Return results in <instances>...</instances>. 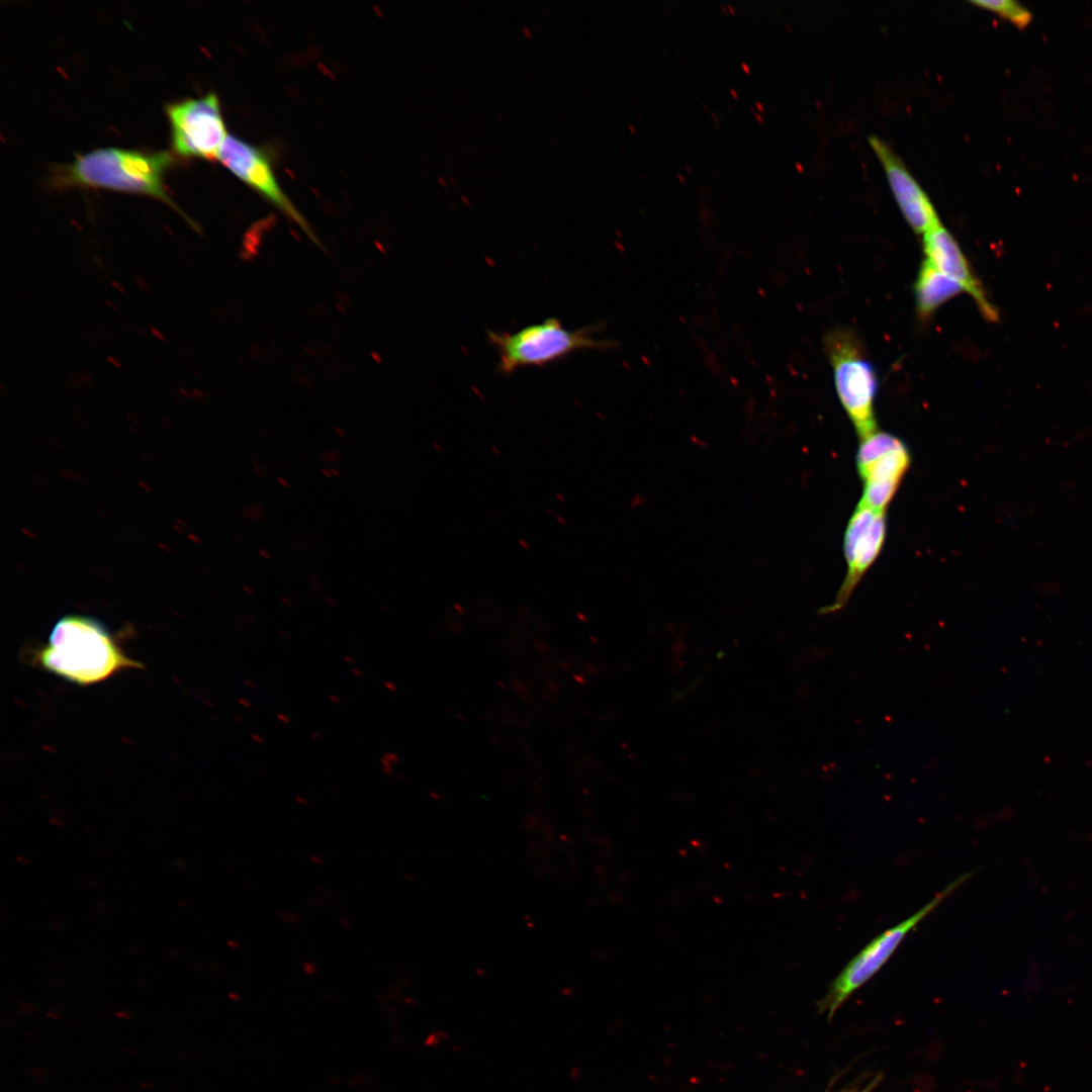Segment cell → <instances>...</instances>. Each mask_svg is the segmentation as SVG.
Wrapping results in <instances>:
<instances>
[{
    "mask_svg": "<svg viewBox=\"0 0 1092 1092\" xmlns=\"http://www.w3.org/2000/svg\"><path fill=\"white\" fill-rule=\"evenodd\" d=\"M35 657L47 671L79 686L95 685L122 670L142 667L121 650L102 623L81 615L61 618Z\"/></svg>",
    "mask_w": 1092,
    "mask_h": 1092,
    "instance_id": "obj_1",
    "label": "cell"
},
{
    "mask_svg": "<svg viewBox=\"0 0 1092 1092\" xmlns=\"http://www.w3.org/2000/svg\"><path fill=\"white\" fill-rule=\"evenodd\" d=\"M172 162L171 155L166 152L103 148L77 156L59 170L57 181L65 186L103 188L158 198L196 228L165 190L164 175Z\"/></svg>",
    "mask_w": 1092,
    "mask_h": 1092,
    "instance_id": "obj_2",
    "label": "cell"
},
{
    "mask_svg": "<svg viewBox=\"0 0 1092 1092\" xmlns=\"http://www.w3.org/2000/svg\"><path fill=\"white\" fill-rule=\"evenodd\" d=\"M597 327L568 330L556 317L527 326L515 333L488 332L498 356V370L512 374L524 367H542L581 350H601L614 342L597 340Z\"/></svg>",
    "mask_w": 1092,
    "mask_h": 1092,
    "instance_id": "obj_3",
    "label": "cell"
},
{
    "mask_svg": "<svg viewBox=\"0 0 1092 1092\" xmlns=\"http://www.w3.org/2000/svg\"><path fill=\"white\" fill-rule=\"evenodd\" d=\"M825 348L840 403L862 440L878 431L875 400L879 379L875 366L849 331L839 329L828 333Z\"/></svg>",
    "mask_w": 1092,
    "mask_h": 1092,
    "instance_id": "obj_4",
    "label": "cell"
},
{
    "mask_svg": "<svg viewBox=\"0 0 1092 1092\" xmlns=\"http://www.w3.org/2000/svg\"><path fill=\"white\" fill-rule=\"evenodd\" d=\"M971 876L972 873L960 876L913 915L871 940L832 981L819 1002L820 1011L826 1012L830 1018L855 990L884 967L907 934Z\"/></svg>",
    "mask_w": 1092,
    "mask_h": 1092,
    "instance_id": "obj_5",
    "label": "cell"
},
{
    "mask_svg": "<svg viewBox=\"0 0 1092 1092\" xmlns=\"http://www.w3.org/2000/svg\"><path fill=\"white\" fill-rule=\"evenodd\" d=\"M172 147L185 158L214 160L228 138L219 99L213 92L166 107Z\"/></svg>",
    "mask_w": 1092,
    "mask_h": 1092,
    "instance_id": "obj_6",
    "label": "cell"
},
{
    "mask_svg": "<svg viewBox=\"0 0 1092 1092\" xmlns=\"http://www.w3.org/2000/svg\"><path fill=\"white\" fill-rule=\"evenodd\" d=\"M910 462V452L905 443L890 433L877 431L860 440L856 465L863 482V492L859 503L874 510L885 511Z\"/></svg>",
    "mask_w": 1092,
    "mask_h": 1092,
    "instance_id": "obj_7",
    "label": "cell"
},
{
    "mask_svg": "<svg viewBox=\"0 0 1092 1092\" xmlns=\"http://www.w3.org/2000/svg\"><path fill=\"white\" fill-rule=\"evenodd\" d=\"M217 159L238 179L299 225L316 246L322 247L308 221L282 190L271 161L264 151L229 134L220 148Z\"/></svg>",
    "mask_w": 1092,
    "mask_h": 1092,
    "instance_id": "obj_8",
    "label": "cell"
},
{
    "mask_svg": "<svg viewBox=\"0 0 1092 1092\" xmlns=\"http://www.w3.org/2000/svg\"><path fill=\"white\" fill-rule=\"evenodd\" d=\"M885 537V511L858 503L844 533L847 572L834 603L823 608L822 613L836 612L844 607L860 578L879 556Z\"/></svg>",
    "mask_w": 1092,
    "mask_h": 1092,
    "instance_id": "obj_9",
    "label": "cell"
},
{
    "mask_svg": "<svg viewBox=\"0 0 1092 1092\" xmlns=\"http://www.w3.org/2000/svg\"><path fill=\"white\" fill-rule=\"evenodd\" d=\"M869 144L881 162L896 202L912 230L924 235L940 223L928 195L893 149L877 135L869 136Z\"/></svg>",
    "mask_w": 1092,
    "mask_h": 1092,
    "instance_id": "obj_10",
    "label": "cell"
},
{
    "mask_svg": "<svg viewBox=\"0 0 1092 1092\" xmlns=\"http://www.w3.org/2000/svg\"><path fill=\"white\" fill-rule=\"evenodd\" d=\"M922 243L924 258L961 285L988 322H996L999 316L996 307L989 300L982 283L950 232L940 222L923 235Z\"/></svg>",
    "mask_w": 1092,
    "mask_h": 1092,
    "instance_id": "obj_11",
    "label": "cell"
},
{
    "mask_svg": "<svg viewBox=\"0 0 1092 1092\" xmlns=\"http://www.w3.org/2000/svg\"><path fill=\"white\" fill-rule=\"evenodd\" d=\"M961 292H964L961 285L923 259L914 284L916 311L920 318H929L938 307Z\"/></svg>",
    "mask_w": 1092,
    "mask_h": 1092,
    "instance_id": "obj_12",
    "label": "cell"
},
{
    "mask_svg": "<svg viewBox=\"0 0 1092 1092\" xmlns=\"http://www.w3.org/2000/svg\"><path fill=\"white\" fill-rule=\"evenodd\" d=\"M973 4L991 10L1006 18L1019 28L1026 27L1031 19V12L1022 4L1013 0H973Z\"/></svg>",
    "mask_w": 1092,
    "mask_h": 1092,
    "instance_id": "obj_13",
    "label": "cell"
},
{
    "mask_svg": "<svg viewBox=\"0 0 1092 1092\" xmlns=\"http://www.w3.org/2000/svg\"><path fill=\"white\" fill-rule=\"evenodd\" d=\"M875 1086H876V1081L870 1083L869 1085H867L866 1087H863L861 1089L850 1090L848 1092H871L874 1089Z\"/></svg>",
    "mask_w": 1092,
    "mask_h": 1092,
    "instance_id": "obj_14",
    "label": "cell"
}]
</instances>
